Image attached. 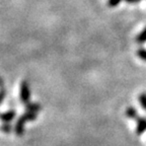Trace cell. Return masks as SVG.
<instances>
[{
    "label": "cell",
    "mask_w": 146,
    "mask_h": 146,
    "mask_svg": "<svg viewBox=\"0 0 146 146\" xmlns=\"http://www.w3.org/2000/svg\"><path fill=\"white\" fill-rule=\"evenodd\" d=\"M25 106V110L27 112H33V113H39L42 110V106L38 103H29Z\"/></svg>",
    "instance_id": "obj_5"
},
{
    "label": "cell",
    "mask_w": 146,
    "mask_h": 146,
    "mask_svg": "<svg viewBox=\"0 0 146 146\" xmlns=\"http://www.w3.org/2000/svg\"><path fill=\"white\" fill-rule=\"evenodd\" d=\"M137 56L143 61H146V49L140 48L139 50L137 51Z\"/></svg>",
    "instance_id": "obj_10"
},
{
    "label": "cell",
    "mask_w": 146,
    "mask_h": 146,
    "mask_svg": "<svg viewBox=\"0 0 146 146\" xmlns=\"http://www.w3.org/2000/svg\"><path fill=\"white\" fill-rule=\"evenodd\" d=\"M138 100H139V103H140V105H141V108L146 112V94L145 92L140 94Z\"/></svg>",
    "instance_id": "obj_8"
},
{
    "label": "cell",
    "mask_w": 146,
    "mask_h": 146,
    "mask_svg": "<svg viewBox=\"0 0 146 146\" xmlns=\"http://www.w3.org/2000/svg\"><path fill=\"white\" fill-rule=\"evenodd\" d=\"M126 117L129 119H132V120H137L138 119V114H137V111L135 108L133 107H128L127 109H126Z\"/></svg>",
    "instance_id": "obj_6"
},
{
    "label": "cell",
    "mask_w": 146,
    "mask_h": 146,
    "mask_svg": "<svg viewBox=\"0 0 146 146\" xmlns=\"http://www.w3.org/2000/svg\"><path fill=\"white\" fill-rule=\"evenodd\" d=\"M25 116L27 117V121L29 122H32V121H35L36 119V116H38V114L36 113H33V112H25Z\"/></svg>",
    "instance_id": "obj_9"
},
{
    "label": "cell",
    "mask_w": 146,
    "mask_h": 146,
    "mask_svg": "<svg viewBox=\"0 0 146 146\" xmlns=\"http://www.w3.org/2000/svg\"><path fill=\"white\" fill-rule=\"evenodd\" d=\"M16 113L13 110H10V111H7L1 114V120H2L4 123H10V122L15 118Z\"/></svg>",
    "instance_id": "obj_4"
},
{
    "label": "cell",
    "mask_w": 146,
    "mask_h": 146,
    "mask_svg": "<svg viewBox=\"0 0 146 146\" xmlns=\"http://www.w3.org/2000/svg\"><path fill=\"white\" fill-rule=\"evenodd\" d=\"M123 1V0H108V5L111 7H115L117 5H119V3Z\"/></svg>",
    "instance_id": "obj_12"
},
{
    "label": "cell",
    "mask_w": 146,
    "mask_h": 146,
    "mask_svg": "<svg viewBox=\"0 0 146 146\" xmlns=\"http://www.w3.org/2000/svg\"><path fill=\"white\" fill-rule=\"evenodd\" d=\"M135 40H136V43H138V44L146 43V27L136 36V39Z\"/></svg>",
    "instance_id": "obj_7"
},
{
    "label": "cell",
    "mask_w": 146,
    "mask_h": 146,
    "mask_svg": "<svg viewBox=\"0 0 146 146\" xmlns=\"http://www.w3.org/2000/svg\"><path fill=\"white\" fill-rule=\"evenodd\" d=\"M125 1L128 3H137L139 2V1H141V0H125Z\"/></svg>",
    "instance_id": "obj_13"
},
{
    "label": "cell",
    "mask_w": 146,
    "mask_h": 146,
    "mask_svg": "<svg viewBox=\"0 0 146 146\" xmlns=\"http://www.w3.org/2000/svg\"><path fill=\"white\" fill-rule=\"evenodd\" d=\"M136 134L142 135L146 131V118L144 117H138L136 120Z\"/></svg>",
    "instance_id": "obj_3"
},
{
    "label": "cell",
    "mask_w": 146,
    "mask_h": 146,
    "mask_svg": "<svg viewBox=\"0 0 146 146\" xmlns=\"http://www.w3.org/2000/svg\"><path fill=\"white\" fill-rule=\"evenodd\" d=\"M27 122H29V121H27V117L25 116V114H23L17 120H16L15 125H14V133H15L17 136H23V135L25 134V126Z\"/></svg>",
    "instance_id": "obj_2"
},
{
    "label": "cell",
    "mask_w": 146,
    "mask_h": 146,
    "mask_svg": "<svg viewBox=\"0 0 146 146\" xmlns=\"http://www.w3.org/2000/svg\"><path fill=\"white\" fill-rule=\"evenodd\" d=\"M1 129L4 133H10L12 131V126L10 125V123H3Z\"/></svg>",
    "instance_id": "obj_11"
},
{
    "label": "cell",
    "mask_w": 146,
    "mask_h": 146,
    "mask_svg": "<svg viewBox=\"0 0 146 146\" xmlns=\"http://www.w3.org/2000/svg\"><path fill=\"white\" fill-rule=\"evenodd\" d=\"M19 100L23 105L30 103L31 100V89L30 84L27 80H23L21 83V87H19Z\"/></svg>",
    "instance_id": "obj_1"
}]
</instances>
